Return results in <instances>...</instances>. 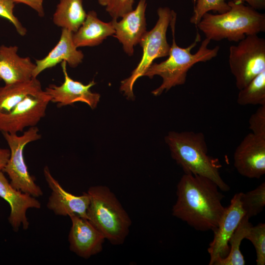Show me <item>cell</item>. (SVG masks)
<instances>
[{"instance_id": "6da1fadb", "label": "cell", "mask_w": 265, "mask_h": 265, "mask_svg": "<svg viewBox=\"0 0 265 265\" xmlns=\"http://www.w3.org/2000/svg\"><path fill=\"white\" fill-rule=\"evenodd\" d=\"M217 185L203 176L186 174L177 185L172 214L195 230L214 231L225 210L224 196Z\"/></svg>"}, {"instance_id": "7a4b0ae2", "label": "cell", "mask_w": 265, "mask_h": 265, "mask_svg": "<svg viewBox=\"0 0 265 265\" xmlns=\"http://www.w3.org/2000/svg\"><path fill=\"white\" fill-rule=\"evenodd\" d=\"M177 14L173 10L170 26L172 35V43L170 46L168 57L159 63H153L143 75L150 79L159 76L162 79L161 85L154 90L152 93L158 96L164 91H168L171 88L185 83L188 71L195 64L205 62L215 58L218 54L219 47L208 48L210 40L205 38L201 43L198 51L194 54L191 51L201 41V37L197 31L195 40L186 48L178 46L175 41V26Z\"/></svg>"}, {"instance_id": "3957f363", "label": "cell", "mask_w": 265, "mask_h": 265, "mask_svg": "<svg viewBox=\"0 0 265 265\" xmlns=\"http://www.w3.org/2000/svg\"><path fill=\"white\" fill-rule=\"evenodd\" d=\"M165 141L171 157L184 173L206 177L218 186L222 191H228L230 186L220 174L221 165L219 160L208 154L204 134L201 132H170Z\"/></svg>"}, {"instance_id": "277c9868", "label": "cell", "mask_w": 265, "mask_h": 265, "mask_svg": "<svg viewBox=\"0 0 265 265\" xmlns=\"http://www.w3.org/2000/svg\"><path fill=\"white\" fill-rule=\"evenodd\" d=\"M230 9L222 14L208 12L196 26L210 41L238 42L250 35L265 31V14L243 3L229 1Z\"/></svg>"}, {"instance_id": "5b68a950", "label": "cell", "mask_w": 265, "mask_h": 265, "mask_svg": "<svg viewBox=\"0 0 265 265\" xmlns=\"http://www.w3.org/2000/svg\"><path fill=\"white\" fill-rule=\"evenodd\" d=\"M88 219L114 245L123 244L130 232L131 219L114 193L105 186L90 187Z\"/></svg>"}, {"instance_id": "8992f818", "label": "cell", "mask_w": 265, "mask_h": 265, "mask_svg": "<svg viewBox=\"0 0 265 265\" xmlns=\"http://www.w3.org/2000/svg\"><path fill=\"white\" fill-rule=\"evenodd\" d=\"M173 10L167 7L157 10L158 20L154 27L146 31L139 44L142 48V57L131 75L121 82L120 90L128 99H133V86L135 81L143 76L148 68L158 58L167 56L170 46L166 39L167 28L170 25Z\"/></svg>"}, {"instance_id": "52a82bcc", "label": "cell", "mask_w": 265, "mask_h": 265, "mask_svg": "<svg viewBox=\"0 0 265 265\" xmlns=\"http://www.w3.org/2000/svg\"><path fill=\"white\" fill-rule=\"evenodd\" d=\"M238 43L229 48V64L239 90L265 70V39L250 35Z\"/></svg>"}, {"instance_id": "ba28073f", "label": "cell", "mask_w": 265, "mask_h": 265, "mask_svg": "<svg viewBox=\"0 0 265 265\" xmlns=\"http://www.w3.org/2000/svg\"><path fill=\"white\" fill-rule=\"evenodd\" d=\"M10 152L9 158L2 171L8 176L11 186L15 188L35 197L42 196L43 192L29 174L24 157L26 146L41 138L37 127H30L23 135L2 132Z\"/></svg>"}, {"instance_id": "9c48e42d", "label": "cell", "mask_w": 265, "mask_h": 265, "mask_svg": "<svg viewBox=\"0 0 265 265\" xmlns=\"http://www.w3.org/2000/svg\"><path fill=\"white\" fill-rule=\"evenodd\" d=\"M50 96L45 90L26 96L10 111L0 113V131L17 133L34 127L46 115Z\"/></svg>"}, {"instance_id": "30bf717a", "label": "cell", "mask_w": 265, "mask_h": 265, "mask_svg": "<svg viewBox=\"0 0 265 265\" xmlns=\"http://www.w3.org/2000/svg\"><path fill=\"white\" fill-rule=\"evenodd\" d=\"M234 165L241 176L259 179L265 174V136L248 133L237 147Z\"/></svg>"}, {"instance_id": "8fae6325", "label": "cell", "mask_w": 265, "mask_h": 265, "mask_svg": "<svg viewBox=\"0 0 265 265\" xmlns=\"http://www.w3.org/2000/svg\"><path fill=\"white\" fill-rule=\"evenodd\" d=\"M241 192L236 193L225 210L210 243L208 252L210 256L209 265H214L219 259L225 258L230 250L229 241L245 213L240 201Z\"/></svg>"}, {"instance_id": "7c38bea8", "label": "cell", "mask_w": 265, "mask_h": 265, "mask_svg": "<svg viewBox=\"0 0 265 265\" xmlns=\"http://www.w3.org/2000/svg\"><path fill=\"white\" fill-rule=\"evenodd\" d=\"M69 217L72 222L68 235L70 250L85 259L102 252L106 238L100 231L88 219L76 214Z\"/></svg>"}, {"instance_id": "4fadbf2b", "label": "cell", "mask_w": 265, "mask_h": 265, "mask_svg": "<svg viewBox=\"0 0 265 265\" xmlns=\"http://www.w3.org/2000/svg\"><path fill=\"white\" fill-rule=\"evenodd\" d=\"M61 63L64 77L63 82L59 86L51 84L45 90L50 96L51 102L57 104L58 107L80 102L86 103L93 109L96 108L100 101V95L90 90L96 84L94 81L85 85L72 79L67 73V62L62 61Z\"/></svg>"}, {"instance_id": "5bb4252c", "label": "cell", "mask_w": 265, "mask_h": 265, "mask_svg": "<svg viewBox=\"0 0 265 265\" xmlns=\"http://www.w3.org/2000/svg\"><path fill=\"white\" fill-rule=\"evenodd\" d=\"M43 173L51 190L47 204L48 209L56 215L69 216L72 214H76L88 219L87 211L90 199L87 192L77 196L66 191L52 176L47 166L44 167Z\"/></svg>"}, {"instance_id": "9a60e30c", "label": "cell", "mask_w": 265, "mask_h": 265, "mask_svg": "<svg viewBox=\"0 0 265 265\" xmlns=\"http://www.w3.org/2000/svg\"><path fill=\"white\" fill-rule=\"evenodd\" d=\"M0 197L10 206L8 220L13 230L17 232L21 226L24 230H27L29 223L26 212L29 209H40V202L36 197L13 187L2 171H0Z\"/></svg>"}, {"instance_id": "2e32d148", "label": "cell", "mask_w": 265, "mask_h": 265, "mask_svg": "<svg viewBox=\"0 0 265 265\" xmlns=\"http://www.w3.org/2000/svg\"><path fill=\"white\" fill-rule=\"evenodd\" d=\"M146 6V0H139L135 9L124 15L120 21L114 19L111 21L115 29L114 36L130 56L133 54L134 47L139 43L147 31Z\"/></svg>"}, {"instance_id": "e0dca14e", "label": "cell", "mask_w": 265, "mask_h": 265, "mask_svg": "<svg viewBox=\"0 0 265 265\" xmlns=\"http://www.w3.org/2000/svg\"><path fill=\"white\" fill-rule=\"evenodd\" d=\"M73 33L67 29H62L60 39L56 46L46 57L36 60L33 78H37L45 70L54 67L62 61H66L72 68H75L81 63L84 55L75 45Z\"/></svg>"}, {"instance_id": "ac0fdd59", "label": "cell", "mask_w": 265, "mask_h": 265, "mask_svg": "<svg viewBox=\"0 0 265 265\" xmlns=\"http://www.w3.org/2000/svg\"><path fill=\"white\" fill-rule=\"evenodd\" d=\"M16 46L0 47V80L5 84L21 82L33 78L35 64L29 57H22L17 54Z\"/></svg>"}, {"instance_id": "d6986e66", "label": "cell", "mask_w": 265, "mask_h": 265, "mask_svg": "<svg viewBox=\"0 0 265 265\" xmlns=\"http://www.w3.org/2000/svg\"><path fill=\"white\" fill-rule=\"evenodd\" d=\"M115 33L112 21L100 20L94 11H89L77 31L73 33L74 43L77 48L93 47L100 44L108 36Z\"/></svg>"}, {"instance_id": "ffe728a7", "label": "cell", "mask_w": 265, "mask_h": 265, "mask_svg": "<svg viewBox=\"0 0 265 265\" xmlns=\"http://www.w3.org/2000/svg\"><path fill=\"white\" fill-rule=\"evenodd\" d=\"M43 90L37 78L26 81L5 84L0 87V113L10 111L26 96Z\"/></svg>"}, {"instance_id": "44dd1931", "label": "cell", "mask_w": 265, "mask_h": 265, "mask_svg": "<svg viewBox=\"0 0 265 265\" xmlns=\"http://www.w3.org/2000/svg\"><path fill=\"white\" fill-rule=\"evenodd\" d=\"M82 0H59L53 15V23L57 26L75 32L86 17Z\"/></svg>"}, {"instance_id": "7402d4cb", "label": "cell", "mask_w": 265, "mask_h": 265, "mask_svg": "<svg viewBox=\"0 0 265 265\" xmlns=\"http://www.w3.org/2000/svg\"><path fill=\"white\" fill-rule=\"evenodd\" d=\"M252 224L244 215L229 241L230 250L227 256L218 260L214 265H244V258L240 250L242 240L245 238L249 228Z\"/></svg>"}, {"instance_id": "603a6c76", "label": "cell", "mask_w": 265, "mask_h": 265, "mask_svg": "<svg viewBox=\"0 0 265 265\" xmlns=\"http://www.w3.org/2000/svg\"><path fill=\"white\" fill-rule=\"evenodd\" d=\"M237 101L240 106L265 105V70L239 90Z\"/></svg>"}, {"instance_id": "cb8c5ba5", "label": "cell", "mask_w": 265, "mask_h": 265, "mask_svg": "<svg viewBox=\"0 0 265 265\" xmlns=\"http://www.w3.org/2000/svg\"><path fill=\"white\" fill-rule=\"evenodd\" d=\"M240 201L245 215L249 219L259 214L265 206V182L252 190L241 192Z\"/></svg>"}, {"instance_id": "d4e9b609", "label": "cell", "mask_w": 265, "mask_h": 265, "mask_svg": "<svg viewBox=\"0 0 265 265\" xmlns=\"http://www.w3.org/2000/svg\"><path fill=\"white\" fill-rule=\"evenodd\" d=\"M230 7L225 0H197L194 5L193 15L190 22L197 26L205 13L212 11L222 14L228 11Z\"/></svg>"}, {"instance_id": "484cf974", "label": "cell", "mask_w": 265, "mask_h": 265, "mask_svg": "<svg viewBox=\"0 0 265 265\" xmlns=\"http://www.w3.org/2000/svg\"><path fill=\"white\" fill-rule=\"evenodd\" d=\"M253 244L256 253V264H265V224L260 223L249 229L245 238Z\"/></svg>"}, {"instance_id": "4316f807", "label": "cell", "mask_w": 265, "mask_h": 265, "mask_svg": "<svg viewBox=\"0 0 265 265\" xmlns=\"http://www.w3.org/2000/svg\"><path fill=\"white\" fill-rule=\"evenodd\" d=\"M14 7L15 2L11 0H0V16L8 20L14 25L17 32L24 36L26 33V29L14 15Z\"/></svg>"}, {"instance_id": "83f0119b", "label": "cell", "mask_w": 265, "mask_h": 265, "mask_svg": "<svg viewBox=\"0 0 265 265\" xmlns=\"http://www.w3.org/2000/svg\"><path fill=\"white\" fill-rule=\"evenodd\" d=\"M134 0H109L106 11L112 19L117 20L133 10Z\"/></svg>"}, {"instance_id": "f1b7e54d", "label": "cell", "mask_w": 265, "mask_h": 265, "mask_svg": "<svg viewBox=\"0 0 265 265\" xmlns=\"http://www.w3.org/2000/svg\"><path fill=\"white\" fill-rule=\"evenodd\" d=\"M248 123L251 132L265 136V105L260 106L251 115Z\"/></svg>"}, {"instance_id": "f546056e", "label": "cell", "mask_w": 265, "mask_h": 265, "mask_svg": "<svg viewBox=\"0 0 265 265\" xmlns=\"http://www.w3.org/2000/svg\"><path fill=\"white\" fill-rule=\"evenodd\" d=\"M15 3H22L25 4L34 9L38 15L43 17L45 15L43 8L44 0H11Z\"/></svg>"}, {"instance_id": "4dcf8cb0", "label": "cell", "mask_w": 265, "mask_h": 265, "mask_svg": "<svg viewBox=\"0 0 265 265\" xmlns=\"http://www.w3.org/2000/svg\"><path fill=\"white\" fill-rule=\"evenodd\" d=\"M229 1L241 3L246 2L249 6L256 10H263L265 8V0H229Z\"/></svg>"}, {"instance_id": "1f68e13d", "label": "cell", "mask_w": 265, "mask_h": 265, "mask_svg": "<svg viewBox=\"0 0 265 265\" xmlns=\"http://www.w3.org/2000/svg\"><path fill=\"white\" fill-rule=\"evenodd\" d=\"M10 150L0 148V171H2L10 157Z\"/></svg>"}, {"instance_id": "d6a6232c", "label": "cell", "mask_w": 265, "mask_h": 265, "mask_svg": "<svg viewBox=\"0 0 265 265\" xmlns=\"http://www.w3.org/2000/svg\"><path fill=\"white\" fill-rule=\"evenodd\" d=\"M98 2L102 6H105L107 5L109 0H98Z\"/></svg>"}, {"instance_id": "836d02e7", "label": "cell", "mask_w": 265, "mask_h": 265, "mask_svg": "<svg viewBox=\"0 0 265 265\" xmlns=\"http://www.w3.org/2000/svg\"><path fill=\"white\" fill-rule=\"evenodd\" d=\"M192 0L193 1V4L194 5L197 0Z\"/></svg>"}]
</instances>
